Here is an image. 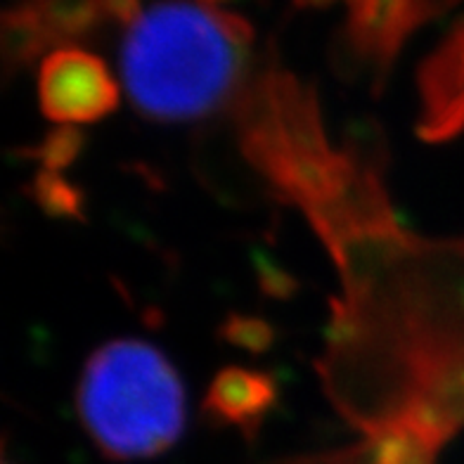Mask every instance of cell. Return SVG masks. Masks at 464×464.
Returning <instances> with one entry per match:
<instances>
[{"mask_svg": "<svg viewBox=\"0 0 464 464\" xmlns=\"http://www.w3.org/2000/svg\"><path fill=\"white\" fill-rule=\"evenodd\" d=\"M121 81L140 114L195 121L223 110L246 73V19L207 3L129 5Z\"/></svg>", "mask_w": 464, "mask_h": 464, "instance_id": "6da1fadb", "label": "cell"}, {"mask_svg": "<svg viewBox=\"0 0 464 464\" xmlns=\"http://www.w3.org/2000/svg\"><path fill=\"white\" fill-rule=\"evenodd\" d=\"M76 405L107 458H154L183 434V384L166 355L140 339H116L88 358Z\"/></svg>", "mask_w": 464, "mask_h": 464, "instance_id": "7a4b0ae2", "label": "cell"}, {"mask_svg": "<svg viewBox=\"0 0 464 464\" xmlns=\"http://www.w3.org/2000/svg\"><path fill=\"white\" fill-rule=\"evenodd\" d=\"M38 104L55 123H95L116 110L119 86L98 55L57 48L38 67Z\"/></svg>", "mask_w": 464, "mask_h": 464, "instance_id": "3957f363", "label": "cell"}, {"mask_svg": "<svg viewBox=\"0 0 464 464\" xmlns=\"http://www.w3.org/2000/svg\"><path fill=\"white\" fill-rule=\"evenodd\" d=\"M427 3H362L348 7L346 38L353 55L374 73H386L405 38L439 13Z\"/></svg>", "mask_w": 464, "mask_h": 464, "instance_id": "277c9868", "label": "cell"}, {"mask_svg": "<svg viewBox=\"0 0 464 464\" xmlns=\"http://www.w3.org/2000/svg\"><path fill=\"white\" fill-rule=\"evenodd\" d=\"M421 135L440 140L464 121V24L440 45L421 73Z\"/></svg>", "mask_w": 464, "mask_h": 464, "instance_id": "5b68a950", "label": "cell"}, {"mask_svg": "<svg viewBox=\"0 0 464 464\" xmlns=\"http://www.w3.org/2000/svg\"><path fill=\"white\" fill-rule=\"evenodd\" d=\"M116 5H34L5 14V53L7 60H29L44 50L53 36H69L91 26H98L104 14H111Z\"/></svg>", "mask_w": 464, "mask_h": 464, "instance_id": "8992f818", "label": "cell"}, {"mask_svg": "<svg viewBox=\"0 0 464 464\" xmlns=\"http://www.w3.org/2000/svg\"><path fill=\"white\" fill-rule=\"evenodd\" d=\"M276 396V384L268 374L232 365L214 377L204 398V410L211 420L235 424L245 434H256Z\"/></svg>", "mask_w": 464, "mask_h": 464, "instance_id": "52a82bcc", "label": "cell"}, {"mask_svg": "<svg viewBox=\"0 0 464 464\" xmlns=\"http://www.w3.org/2000/svg\"><path fill=\"white\" fill-rule=\"evenodd\" d=\"M227 336H230L232 343L251 348V351H263L270 343L268 324L261 323V320L232 318L227 323Z\"/></svg>", "mask_w": 464, "mask_h": 464, "instance_id": "ba28073f", "label": "cell"}, {"mask_svg": "<svg viewBox=\"0 0 464 464\" xmlns=\"http://www.w3.org/2000/svg\"><path fill=\"white\" fill-rule=\"evenodd\" d=\"M5 464H7V462H5Z\"/></svg>", "mask_w": 464, "mask_h": 464, "instance_id": "9c48e42d", "label": "cell"}]
</instances>
